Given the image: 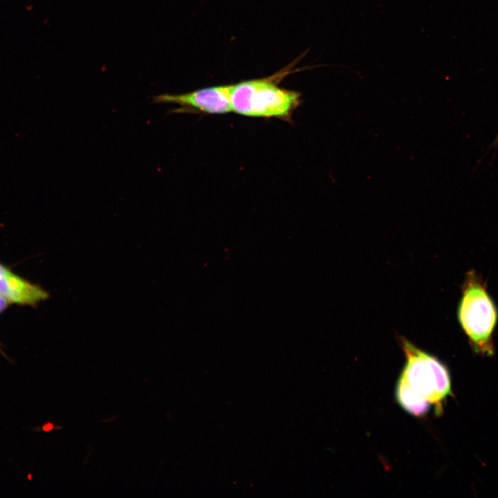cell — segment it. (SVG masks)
Returning <instances> with one entry per match:
<instances>
[{
    "label": "cell",
    "mask_w": 498,
    "mask_h": 498,
    "mask_svg": "<svg viewBox=\"0 0 498 498\" xmlns=\"http://www.w3.org/2000/svg\"><path fill=\"white\" fill-rule=\"evenodd\" d=\"M288 72L282 70L270 77L231 85L232 111L244 116L289 120L302 100L299 92L277 86Z\"/></svg>",
    "instance_id": "1"
},
{
    "label": "cell",
    "mask_w": 498,
    "mask_h": 498,
    "mask_svg": "<svg viewBox=\"0 0 498 498\" xmlns=\"http://www.w3.org/2000/svg\"><path fill=\"white\" fill-rule=\"evenodd\" d=\"M457 317L474 351L487 356H492L493 333L498 320L497 308L487 290L486 283L474 270L466 274Z\"/></svg>",
    "instance_id": "2"
},
{
    "label": "cell",
    "mask_w": 498,
    "mask_h": 498,
    "mask_svg": "<svg viewBox=\"0 0 498 498\" xmlns=\"http://www.w3.org/2000/svg\"><path fill=\"white\" fill-rule=\"evenodd\" d=\"M401 344L407 362L401 373L409 386L442 411V401L452 395L451 381L446 367L436 357L419 349L405 338Z\"/></svg>",
    "instance_id": "3"
},
{
    "label": "cell",
    "mask_w": 498,
    "mask_h": 498,
    "mask_svg": "<svg viewBox=\"0 0 498 498\" xmlns=\"http://www.w3.org/2000/svg\"><path fill=\"white\" fill-rule=\"evenodd\" d=\"M231 85L203 88L181 94H160L152 97L156 103L176 104L183 109L199 111L211 114H223L232 111Z\"/></svg>",
    "instance_id": "4"
},
{
    "label": "cell",
    "mask_w": 498,
    "mask_h": 498,
    "mask_svg": "<svg viewBox=\"0 0 498 498\" xmlns=\"http://www.w3.org/2000/svg\"><path fill=\"white\" fill-rule=\"evenodd\" d=\"M0 297L8 302L33 304L46 297L39 287L9 271L0 278Z\"/></svg>",
    "instance_id": "5"
},
{
    "label": "cell",
    "mask_w": 498,
    "mask_h": 498,
    "mask_svg": "<svg viewBox=\"0 0 498 498\" xmlns=\"http://www.w3.org/2000/svg\"><path fill=\"white\" fill-rule=\"evenodd\" d=\"M396 396L400 405L415 416L425 415L431 405L425 398L413 390L400 376L397 383Z\"/></svg>",
    "instance_id": "6"
},
{
    "label": "cell",
    "mask_w": 498,
    "mask_h": 498,
    "mask_svg": "<svg viewBox=\"0 0 498 498\" xmlns=\"http://www.w3.org/2000/svg\"><path fill=\"white\" fill-rule=\"evenodd\" d=\"M8 303L7 300L0 297V312L6 307Z\"/></svg>",
    "instance_id": "7"
},
{
    "label": "cell",
    "mask_w": 498,
    "mask_h": 498,
    "mask_svg": "<svg viewBox=\"0 0 498 498\" xmlns=\"http://www.w3.org/2000/svg\"><path fill=\"white\" fill-rule=\"evenodd\" d=\"M10 270H8L5 266L0 264V278L6 275Z\"/></svg>",
    "instance_id": "8"
}]
</instances>
